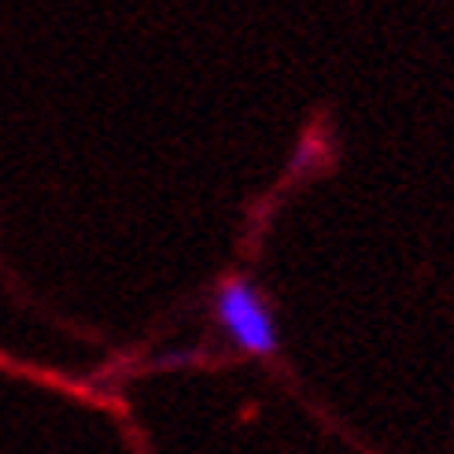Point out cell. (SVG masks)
<instances>
[{
	"instance_id": "cell-1",
	"label": "cell",
	"mask_w": 454,
	"mask_h": 454,
	"mask_svg": "<svg viewBox=\"0 0 454 454\" xmlns=\"http://www.w3.org/2000/svg\"><path fill=\"white\" fill-rule=\"evenodd\" d=\"M211 317L222 333V340L240 355L270 358L281 351V325L278 314L262 296V288L247 274L222 278L211 300Z\"/></svg>"
}]
</instances>
